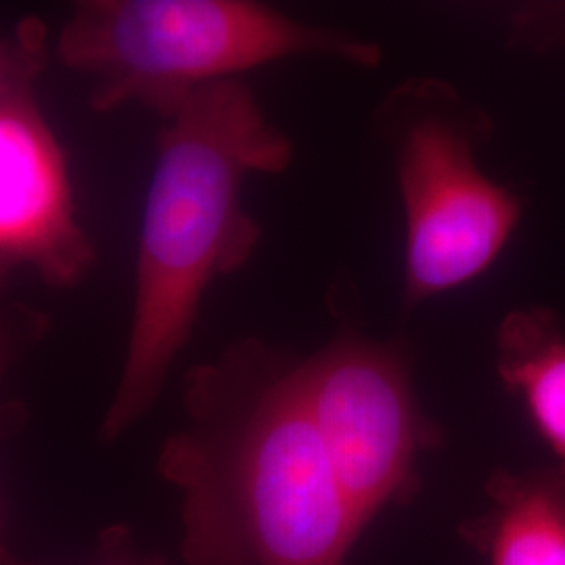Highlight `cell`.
Returning a JSON list of instances; mask_svg holds the SVG:
<instances>
[{
  "label": "cell",
  "instance_id": "1",
  "mask_svg": "<svg viewBox=\"0 0 565 565\" xmlns=\"http://www.w3.org/2000/svg\"><path fill=\"white\" fill-rule=\"evenodd\" d=\"M298 364L247 340L189 371L186 419L158 459L181 494L184 565H345L361 541Z\"/></svg>",
  "mask_w": 565,
  "mask_h": 565
},
{
  "label": "cell",
  "instance_id": "2",
  "mask_svg": "<svg viewBox=\"0 0 565 565\" xmlns=\"http://www.w3.org/2000/svg\"><path fill=\"white\" fill-rule=\"evenodd\" d=\"M142 216L137 294L120 384L102 424L120 438L156 404L189 340L203 294L249 263L263 228L243 207L249 174H279L294 142L242 78L214 82L172 109Z\"/></svg>",
  "mask_w": 565,
  "mask_h": 565
},
{
  "label": "cell",
  "instance_id": "3",
  "mask_svg": "<svg viewBox=\"0 0 565 565\" xmlns=\"http://www.w3.org/2000/svg\"><path fill=\"white\" fill-rule=\"evenodd\" d=\"M60 60L95 81L93 105L139 102L163 118L214 82L273 61L324 55L377 67L382 49L252 0H88L65 21Z\"/></svg>",
  "mask_w": 565,
  "mask_h": 565
},
{
  "label": "cell",
  "instance_id": "4",
  "mask_svg": "<svg viewBox=\"0 0 565 565\" xmlns=\"http://www.w3.org/2000/svg\"><path fill=\"white\" fill-rule=\"evenodd\" d=\"M377 116L396 162L404 306L413 310L482 277L518 231L524 202L480 168L478 149L492 124L450 84L403 82Z\"/></svg>",
  "mask_w": 565,
  "mask_h": 565
},
{
  "label": "cell",
  "instance_id": "5",
  "mask_svg": "<svg viewBox=\"0 0 565 565\" xmlns=\"http://www.w3.org/2000/svg\"><path fill=\"white\" fill-rule=\"evenodd\" d=\"M308 415L359 525L411 505L422 490L419 463L445 445L427 417L403 345L342 329L298 364Z\"/></svg>",
  "mask_w": 565,
  "mask_h": 565
},
{
  "label": "cell",
  "instance_id": "6",
  "mask_svg": "<svg viewBox=\"0 0 565 565\" xmlns=\"http://www.w3.org/2000/svg\"><path fill=\"white\" fill-rule=\"evenodd\" d=\"M88 260L57 142L30 103H0V264H34L67 282Z\"/></svg>",
  "mask_w": 565,
  "mask_h": 565
},
{
  "label": "cell",
  "instance_id": "7",
  "mask_svg": "<svg viewBox=\"0 0 565 565\" xmlns=\"http://www.w3.org/2000/svg\"><path fill=\"white\" fill-rule=\"evenodd\" d=\"M484 494V511L465 518L457 536L486 565H565L564 463L497 467Z\"/></svg>",
  "mask_w": 565,
  "mask_h": 565
},
{
  "label": "cell",
  "instance_id": "8",
  "mask_svg": "<svg viewBox=\"0 0 565 565\" xmlns=\"http://www.w3.org/2000/svg\"><path fill=\"white\" fill-rule=\"evenodd\" d=\"M497 373L539 438L565 465V327L545 306L507 312L497 329Z\"/></svg>",
  "mask_w": 565,
  "mask_h": 565
},
{
  "label": "cell",
  "instance_id": "9",
  "mask_svg": "<svg viewBox=\"0 0 565 565\" xmlns=\"http://www.w3.org/2000/svg\"><path fill=\"white\" fill-rule=\"evenodd\" d=\"M509 41L532 51L565 46V2H541L515 9L509 18Z\"/></svg>",
  "mask_w": 565,
  "mask_h": 565
},
{
  "label": "cell",
  "instance_id": "10",
  "mask_svg": "<svg viewBox=\"0 0 565 565\" xmlns=\"http://www.w3.org/2000/svg\"><path fill=\"white\" fill-rule=\"evenodd\" d=\"M9 565H39L11 559ZM86 565H177L162 553L145 551L126 527H109L99 539L95 559Z\"/></svg>",
  "mask_w": 565,
  "mask_h": 565
},
{
  "label": "cell",
  "instance_id": "11",
  "mask_svg": "<svg viewBox=\"0 0 565 565\" xmlns=\"http://www.w3.org/2000/svg\"><path fill=\"white\" fill-rule=\"evenodd\" d=\"M7 363H9V343H7V338H4L2 331H0V377H2V373H4Z\"/></svg>",
  "mask_w": 565,
  "mask_h": 565
},
{
  "label": "cell",
  "instance_id": "12",
  "mask_svg": "<svg viewBox=\"0 0 565 565\" xmlns=\"http://www.w3.org/2000/svg\"><path fill=\"white\" fill-rule=\"evenodd\" d=\"M13 557H9V553H7V548L2 545V541H0V565H9Z\"/></svg>",
  "mask_w": 565,
  "mask_h": 565
}]
</instances>
